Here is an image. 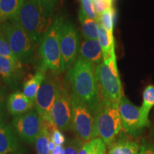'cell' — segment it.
Listing matches in <instances>:
<instances>
[{
    "label": "cell",
    "instance_id": "obj_10",
    "mask_svg": "<svg viewBox=\"0 0 154 154\" xmlns=\"http://www.w3.org/2000/svg\"><path fill=\"white\" fill-rule=\"evenodd\" d=\"M72 114L71 94L65 86L60 84L51 111V119L59 130H68L72 124Z\"/></svg>",
    "mask_w": 154,
    "mask_h": 154
},
{
    "label": "cell",
    "instance_id": "obj_19",
    "mask_svg": "<svg viewBox=\"0 0 154 154\" xmlns=\"http://www.w3.org/2000/svg\"><path fill=\"white\" fill-rule=\"evenodd\" d=\"M98 40L101 45L103 52V60L115 56V44L113 34L107 32L101 26H99L98 31Z\"/></svg>",
    "mask_w": 154,
    "mask_h": 154
},
{
    "label": "cell",
    "instance_id": "obj_37",
    "mask_svg": "<svg viewBox=\"0 0 154 154\" xmlns=\"http://www.w3.org/2000/svg\"><path fill=\"white\" fill-rule=\"evenodd\" d=\"M5 21L6 20L3 18V17L2 16V14H1V12H0V26H2V24L3 23L5 22Z\"/></svg>",
    "mask_w": 154,
    "mask_h": 154
},
{
    "label": "cell",
    "instance_id": "obj_1",
    "mask_svg": "<svg viewBox=\"0 0 154 154\" xmlns=\"http://www.w3.org/2000/svg\"><path fill=\"white\" fill-rule=\"evenodd\" d=\"M72 92L93 111L101 101V96L93 63L78 57L67 74Z\"/></svg>",
    "mask_w": 154,
    "mask_h": 154
},
{
    "label": "cell",
    "instance_id": "obj_22",
    "mask_svg": "<svg viewBox=\"0 0 154 154\" xmlns=\"http://www.w3.org/2000/svg\"><path fill=\"white\" fill-rule=\"evenodd\" d=\"M154 106V85L147 86L143 93V103L140 110L144 122L148 126H150L149 115L150 111Z\"/></svg>",
    "mask_w": 154,
    "mask_h": 154
},
{
    "label": "cell",
    "instance_id": "obj_7",
    "mask_svg": "<svg viewBox=\"0 0 154 154\" xmlns=\"http://www.w3.org/2000/svg\"><path fill=\"white\" fill-rule=\"evenodd\" d=\"M72 124L71 128L83 142H89L96 138L95 119L93 111L71 93Z\"/></svg>",
    "mask_w": 154,
    "mask_h": 154
},
{
    "label": "cell",
    "instance_id": "obj_4",
    "mask_svg": "<svg viewBox=\"0 0 154 154\" xmlns=\"http://www.w3.org/2000/svg\"><path fill=\"white\" fill-rule=\"evenodd\" d=\"M0 33L8 42L13 52L22 64L32 62L36 44L16 19H8L0 26Z\"/></svg>",
    "mask_w": 154,
    "mask_h": 154
},
{
    "label": "cell",
    "instance_id": "obj_33",
    "mask_svg": "<svg viewBox=\"0 0 154 154\" xmlns=\"http://www.w3.org/2000/svg\"><path fill=\"white\" fill-rule=\"evenodd\" d=\"M138 154H154V145L144 143L140 146Z\"/></svg>",
    "mask_w": 154,
    "mask_h": 154
},
{
    "label": "cell",
    "instance_id": "obj_14",
    "mask_svg": "<svg viewBox=\"0 0 154 154\" xmlns=\"http://www.w3.org/2000/svg\"><path fill=\"white\" fill-rule=\"evenodd\" d=\"M0 78L9 87H17L22 78V66L0 56Z\"/></svg>",
    "mask_w": 154,
    "mask_h": 154
},
{
    "label": "cell",
    "instance_id": "obj_9",
    "mask_svg": "<svg viewBox=\"0 0 154 154\" xmlns=\"http://www.w3.org/2000/svg\"><path fill=\"white\" fill-rule=\"evenodd\" d=\"M42 124V117L34 110L15 116L12 121V126L17 135L29 144L36 142L41 131Z\"/></svg>",
    "mask_w": 154,
    "mask_h": 154
},
{
    "label": "cell",
    "instance_id": "obj_13",
    "mask_svg": "<svg viewBox=\"0 0 154 154\" xmlns=\"http://www.w3.org/2000/svg\"><path fill=\"white\" fill-rule=\"evenodd\" d=\"M0 154H24L17 133L10 125L0 127Z\"/></svg>",
    "mask_w": 154,
    "mask_h": 154
},
{
    "label": "cell",
    "instance_id": "obj_25",
    "mask_svg": "<svg viewBox=\"0 0 154 154\" xmlns=\"http://www.w3.org/2000/svg\"><path fill=\"white\" fill-rule=\"evenodd\" d=\"M0 56L10 59L12 62H14L17 66H22V63L19 61L16 55L13 52L8 42L7 41L5 36L1 33H0Z\"/></svg>",
    "mask_w": 154,
    "mask_h": 154
},
{
    "label": "cell",
    "instance_id": "obj_27",
    "mask_svg": "<svg viewBox=\"0 0 154 154\" xmlns=\"http://www.w3.org/2000/svg\"><path fill=\"white\" fill-rule=\"evenodd\" d=\"M81 1V9L80 10L83 11L86 16L92 19L97 21L98 14H96L94 9L93 1L92 0H80Z\"/></svg>",
    "mask_w": 154,
    "mask_h": 154
},
{
    "label": "cell",
    "instance_id": "obj_12",
    "mask_svg": "<svg viewBox=\"0 0 154 154\" xmlns=\"http://www.w3.org/2000/svg\"><path fill=\"white\" fill-rule=\"evenodd\" d=\"M60 84L51 78H46L34 100V107L43 120H51V111ZM52 121V120H51Z\"/></svg>",
    "mask_w": 154,
    "mask_h": 154
},
{
    "label": "cell",
    "instance_id": "obj_5",
    "mask_svg": "<svg viewBox=\"0 0 154 154\" xmlns=\"http://www.w3.org/2000/svg\"><path fill=\"white\" fill-rule=\"evenodd\" d=\"M96 75L102 99L119 106L124 95L116 55L96 66Z\"/></svg>",
    "mask_w": 154,
    "mask_h": 154
},
{
    "label": "cell",
    "instance_id": "obj_31",
    "mask_svg": "<svg viewBox=\"0 0 154 154\" xmlns=\"http://www.w3.org/2000/svg\"><path fill=\"white\" fill-rule=\"evenodd\" d=\"M6 112H5V101L3 92L0 91V127L3 126L5 122Z\"/></svg>",
    "mask_w": 154,
    "mask_h": 154
},
{
    "label": "cell",
    "instance_id": "obj_3",
    "mask_svg": "<svg viewBox=\"0 0 154 154\" xmlns=\"http://www.w3.org/2000/svg\"><path fill=\"white\" fill-rule=\"evenodd\" d=\"M96 138H100L108 147L118 139L124 130L119 106L103 99L94 111Z\"/></svg>",
    "mask_w": 154,
    "mask_h": 154
},
{
    "label": "cell",
    "instance_id": "obj_24",
    "mask_svg": "<svg viewBox=\"0 0 154 154\" xmlns=\"http://www.w3.org/2000/svg\"><path fill=\"white\" fill-rule=\"evenodd\" d=\"M115 9L111 7L101 14L98 15L97 22L100 26L104 28L107 32L113 34V25H114Z\"/></svg>",
    "mask_w": 154,
    "mask_h": 154
},
{
    "label": "cell",
    "instance_id": "obj_21",
    "mask_svg": "<svg viewBox=\"0 0 154 154\" xmlns=\"http://www.w3.org/2000/svg\"><path fill=\"white\" fill-rule=\"evenodd\" d=\"M26 0H0V12L5 20L15 19Z\"/></svg>",
    "mask_w": 154,
    "mask_h": 154
},
{
    "label": "cell",
    "instance_id": "obj_36",
    "mask_svg": "<svg viewBox=\"0 0 154 154\" xmlns=\"http://www.w3.org/2000/svg\"><path fill=\"white\" fill-rule=\"evenodd\" d=\"M55 147H56L55 143H54V142L52 141V140H51V139H50L49 142V149L50 153H51V152H52V151H53V150L55 149Z\"/></svg>",
    "mask_w": 154,
    "mask_h": 154
},
{
    "label": "cell",
    "instance_id": "obj_34",
    "mask_svg": "<svg viewBox=\"0 0 154 154\" xmlns=\"http://www.w3.org/2000/svg\"><path fill=\"white\" fill-rule=\"evenodd\" d=\"M79 154H89L88 153V142H86L83 144L81 148Z\"/></svg>",
    "mask_w": 154,
    "mask_h": 154
},
{
    "label": "cell",
    "instance_id": "obj_2",
    "mask_svg": "<svg viewBox=\"0 0 154 154\" xmlns=\"http://www.w3.org/2000/svg\"><path fill=\"white\" fill-rule=\"evenodd\" d=\"M14 19L27 32L35 44L42 38L54 22V12L34 0H26Z\"/></svg>",
    "mask_w": 154,
    "mask_h": 154
},
{
    "label": "cell",
    "instance_id": "obj_8",
    "mask_svg": "<svg viewBox=\"0 0 154 154\" xmlns=\"http://www.w3.org/2000/svg\"><path fill=\"white\" fill-rule=\"evenodd\" d=\"M59 44L63 71L72 68L79 53L80 44L76 29L70 21L61 17L59 29Z\"/></svg>",
    "mask_w": 154,
    "mask_h": 154
},
{
    "label": "cell",
    "instance_id": "obj_16",
    "mask_svg": "<svg viewBox=\"0 0 154 154\" xmlns=\"http://www.w3.org/2000/svg\"><path fill=\"white\" fill-rule=\"evenodd\" d=\"M34 102L21 91H15L10 94L7 101V110L14 116L28 112L32 110Z\"/></svg>",
    "mask_w": 154,
    "mask_h": 154
},
{
    "label": "cell",
    "instance_id": "obj_11",
    "mask_svg": "<svg viewBox=\"0 0 154 154\" xmlns=\"http://www.w3.org/2000/svg\"><path fill=\"white\" fill-rule=\"evenodd\" d=\"M119 111L123 128L127 134L137 136L144 128L148 127L143 121L140 107L132 103L125 96L119 102Z\"/></svg>",
    "mask_w": 154,
    "mask_h": 154
},
{
    "label": "cell",
    "instance_id": "obj_17",
    "mask_svg": "<svg viewBox=\"0 0 154 154\" xmlns=\"http://www.w3.org/2000/svg\"><path fill=\"white\" fill-rule=\"evenodd\" d=\"M45 79L44 71L40 69L36 71L35 74L25 81L23 84V93L34 103L38 89Z\"/></svg>",
    "mask_w": 154,
    "mask_h": 154
},
{
    "label": "cell",
    "instance_id": "obj_38",
    "mask_svg": "<svg viewBox=\"0 0 154 154\" xmlns=\"http://www.w3.org/2000/svg\"><path fill=\"white\" fill-rule=\"evenodd\" d=\"M92 1H94V0H92ZM111 1H113V0H111Z\"/></svg>",
    "mask_w": 154,
    "mask_h": 154
},
{
    "label": "cell",
    "instance_id": "obj_32",
    "mask_svg": "<svg viewBox=\"0 0 154 154\" xmlns=\"http://www.w3.org/2000/svg\"><path fill=\"white\" fill-rule=\"evenodd\" d=\"M34 1L37 2L38 3L42 5L48 10L54 12L55 8L57 7L59 0H34Z\"/></svg>",
    "mask_w": 154,
    "mask_h": 154
},
{
    "label": "cell",
    "instance_id": "obj_30",
    "mask_svg": "<svg viewBox=\"0 0 154 154\" xmlns=\"http://www.w3.org/2000/svg\"><path fill=\"white\" fill-rule=\"evenodd\" d=\"M51 140L56 146H61L66 141V138L59 128H57L51 134Z\"/></svg>",
    "mask_w": 154,
    "mask_h": 154
},
{
    "label": "cell",
    "instance_id": "obj_6",
    "mask_svg": "<svg viewBox=\"0 0 154 154\" xmlns=\"http://www.w3.org/2000/svg\"><path fill=\"white\" fill-rule=\"evenodd\" d=\"M61 17H56L53 24L42 38L38 47V55L42 70L55 74L63 72L62 59L59 44V29Z\"/></svg>",
    "mask_w": 154,
    "mask_h": 154
},
{
    "label": "cell",
    "instance_id": "obj_18",
    "mask_svg": "<svg viewBox=\"0 0 154 154\" xmlns=\"http://www.w3.org/2000/svg\"><path fill=\"white\" fill-rule=\"evenodd\" d=\"M108 154H138L140 146L137 142L127 138H120L109 147Z\"/></svg>",
    "mask_w": 154,
    "mask_h": 154
},
{
    "label": "cell",
    "instance_id": "obj_15",
    "mask_svg": "<svg viewBox=\"0 0 154 154\" xmlns=\"http://www.w3.org/2000/svg\"><path fill=\"white\" fill-rule=\"evenodd\" d=\"M79 57L95 66L103 61L102 49L98 39H84L80 45Z\"/></svg>",
    "mask_w": 154,
    "mask_h": 154
},
{
    "label": "cell",
    "instance_id": "obj_23",
    "mask_svg": "<svg viewBox=\"0 0 154 154\" xmlns=\"http://www.w3.org/2000/svg\"><path fill=\"white\" fill-rule=\"evenodd\" d=\"M51 139V133L42 124V129L36 138L35 144L37 154H50L49 142Z\"/></svg>",
    "mask_w": 154,
    "mask_h": 154
},
{
    "label": "cell",
    "instance_id": "obj_28",
    "mask_svg": "<svg viewBox=\"0 0 154 154\" xmlns=\"http://www.w3.org/2000/svg\"><path fill=\"white\" fill-rule=\"evenodd\" d=\"M84 143V142H83L79 138L70 140V142L63 149L62 154H79V152Z\"/></svg>",
    "mask_w": 154,
    "mask_h": 154
},
{
    "label": "cell",
    "instance_id": "obj_35",
    "mask_svg": "<svg viewBox=\"0 0 154 154\" xmlns=\"http://www.w3.org/2000/svg\"><path fill=\"white\" fill-rule=\"evenodd\" d=\"M63 149H64V148H63V146L62 145L56 146L55 149L53 150L52 152L50 153V154H62Z\"/></svg>",
    "mask_w": 154,
    "mask_h": 154
},
{
    "label": "cell",
    "instance_id": "obj_29",
    "mask_svg": "<svg viewBox=\"0 0 154 154\" xmlns=\"http://www.w3.org/2000/svg\"><path fill=\"white\" fill-rule=\"evenodd\" d=\"M112 3L113 1L111 0H94L93 1L94 9L98 15L101 14L108 9L113 7Z\"/></svg>",
    "mask_w": 154,
    "mask_h": 154
},
{
    "label": "cell",
    "instance_id": "obj_26",
    "mask_svg": "<svg viewBox=\"0 0 154 154\" xmlns=\"http://www.w3.org/2000/svg\"><path fill=\"white\" fill-rule=\"evenodd\" d=\"M89 154H106V145L100 138H95L88 142Z\"/></svg>",
    "mask_w": 154,
    "mask_h": 154
},
{
    "label": "cell",
    "instance_id": "obj_20",
    "mask_svg": "<svg viewBox=\"0 0 154 154\" xmlns=\"http://www.w3.org/2000/svg\"><path fill=\"white\" fill-rule=\"evenodd\" d=\"M79 19L82 25L83 36L85 39H98V31L99 24L96 20L92 19L84 14L79 11Z\"/></svg>",
    "mask_w": 154,
    "mask_h": 154
}]
</instances>
